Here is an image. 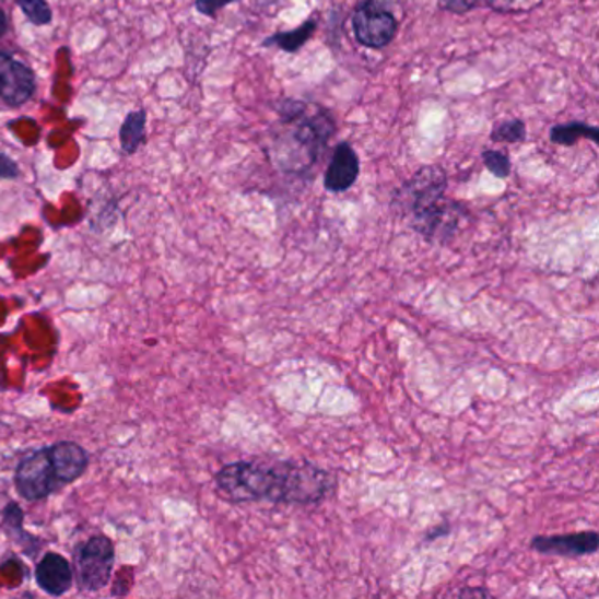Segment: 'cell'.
<instances>
[{"mask_svg": "<svg viewBox=\"0 0 599 599\" xmlns=\"http://www.w3.org/2000/svg\"><path fill=\"white\" fill-rule=\"evenodd\" d=\"M215 482L234 503L317 505L336 491L338 477L309 461L256 457L225 465L215 474Z\"/></svg>", "mask_w": 599, "mask_h": 599, "instance_id": "cell-1", "label": "cell"}, {"mask_svg": "<svg viewBox=\"0 0 599 599\" xmlns=\"http://www.w3.org/2000/svg\"><path fill=\"white\" fill-rule=\"evenodd\" d=\"M447 175L438 166L422 167L396 193V204L410 227L427 243L447 245L461 225L465 208L448 201Z\"/></svg>", "mask_w": 599, "mask_h": 599, "instance_id": "cell-2", "label": "cell"}, {"mask_svg": "<svg viewBox=\"0 0 599 599\" xmlns=\"http://www.w3.org/2000/svg\"><path fill=\"white\" fill-rule=\"evenodd\" d=\"M283 132L274 143V161L282 169L303 173L322 157L336 132L331 113L318 104L285 101L278 106Z\"/></svg>", "mask_w": 599, "mask_h": 599, "instance_id": "cell-3", "label": "cell"}, {"mask_svg": "<svg viewBox=\"0 0 599 599\" xmlns=\"http://www.w3.org/2000/svg\"><path fill=\"white\" fill-rule=\"evenodd\" d=\"M115 566V545L108 537L95 535L74 549L72 575L78 589L97 592L108 586Z\"/></svg>", "mask_w": 599, "mask_h": 599, "instance_id": "cell-4", "label": "cell"}, {"mask_svg": "<svg viewBox=\"0 0 599 599\" xmlns=\"http://www.w3.org/2000/svg\"><path fill=\"white\" fill-rule=\"evenodd\" d=\"M352 27L359 45L384 49L398 34V20L389 10L387 0H363L355 8Z\"/></svg>", "mask_w": 599, "mask_h": 599, "instance_id": "cell-5", "label": "cell"}, {"mask_svg": "<svg viewBox=\"0 0 599 599\" xmlns=\"http://www.w3.org/2000/svg\"><path fill=\"white\" fill-rule=\"evenodd\" d=\"M14 488L20 496L27 502H43L51 496L62 483L55 474L54 465L49 459L48 447L37 448L23 457L14 473Z\"/></svg>", "mask_w": 599, "mask_h": 599, "instance_id": "cell-6", "label": "cell"}, {"mask_svg": "<svg viewBox=\"0 0 599 599\" xmlns=\"http://www.w3.org/2000/svg\"><path fill=\"white\" fill-rule=\"evenodd\" d=\"M36 92L34 72L13 59L11 55L0 54V101L10 106H22L31 101Z\"/></svg>", "mask_w": 599, "mask_h": 599, "instance_id": "cell-7", "label": "cell"}, {"mask_svg": "<svg viewBox=\"0 0 599 599\" xmlns=\"http://www.w3.org/2000/svg\"><path fill=\"white\" fill-rule=\"evenodd\" d=\"M599 537L596 531L568 532L554 537L532 538L531 549L538 554L557 555V557H586L598 552Z\"/></svg>", "mask_w": 599, "mask_h": 599, "instance_id": "cell-8", "label": "cell"}, {"mask_svg": "<svg viewBox=\"0 0 599 599\" xmlns=\"http://www.w3.org/2000/svg\"><path fill=\"white\" fill-rule=\"evenodd\" d=\"M359 173H361V162H359L357 153L352 144L341 141L340 144H336L331 162L327 166L324 187L327 192H347L354 187Z\"/></svg>", "mask_w": 599, "mask_h": 599, "instance_id": "cell-9", "label": "cell"}, {"mask_svg": "<svg viewBox=\"0 0 599 599\" xmlns=\"http://www.w3.org/2000/svg\"><path fill=\"white\" fill-rule=\"evenodd\" d=\"M36 582L39 589L45 590L48 596L59 598V596L68 595L72 582H74L71 563L62 554L48 552L37 563Z\"/></svg>", "mask_w": 599, "mask_h": 599, "instance_id": "cell-10", "label": "cell"}, {"mask_svg": "<svg viewBox=\"0 0 599 599\" xmlns=\"http://www.w3.org/2000/svg\"><path fill=\"white\" fill-rule=\"evenodd\" d=\"M55 474L62 485L77 482L89 468L90 459L85 448L74 442H59L48 447Z\"/></svg>", "mask_w": 599, "mask_h": 599, "instance_id": "cell-11", "label": "cell"}, {"mask_svg": "<svg viewBox=\"0 0 599 599\" xmlns=\"http://www.w3.org/2000/svg\"><path fill=\"white\" fill-rule=\"evenodd\" d=\"M315 31H317V22L315 20H306L305 23H301L300 27L294 28V31L277 32L273 36H269L268 39H265L262 46L265 48L277 46V48L283 49L286 54H297L314 37Z\"/></svg>", "mask_w": 599, "mask_h": 599, "instance_id": "cell-12", "label": "cell"}, {"mask_svg": "<svg viewBox=\"0 0 599 599\" xmlns=\"http://www.w3.org/2000/svg\"><path fill=\"white\" fill-rule=\"evenodd\" d=\"M582 138L590 139L592 143L598 144V127L587 126L584 121H569V124H560L551 129V141L560 146H573Z\"/></svg>", "mask_w": 599, "mask_h": 599, "instance_id": "cell-13", "label": "cell"}, {"mask_svg": "<svg viewBox=\"0 0 599 599\" xmlns=\"http://www.w3.org/2000/svg\"><path fill=\"white\" fill-rule=\"evenodd\" d=\"M144 132H146V111L139 109L130 113L120 129L121 150L127 155L138 152L139 146L144 143Z\"/></svg>", "mask_w": 599, "mask_h": 599, "instance_id": "cell-14", "label": "cell"}, {"mask_svg": "<svg viewBox=\"0 0 599 599\" xmlns=\"http://www.w3.org/2000/svg\"><path fill=\"white\" fill-rule=\"evenodd\" d=\"M528 138L526 124L519 118L497 121L491 132V139L494 143L519 144Z\"/></svg>", "mask_w": 599, "mask_h": 599, "instance_id": "cell-15", "label": "cell"}, {"mask_svg": "<svg viewBox=\"0 0 599 599\" xmlns=\"http://www.w3.org/2000/svg\"><path fill=\"white\" fill-rule=\"evenodd\" d=\"M483 166L488 167L489 173L496 178L505 179L512 175V161L505 152L500 150H483Z\"/></svg>", "mask_w": 599, "mask_h": 599, "instance_id": "cell-16", "label": "cell"}, {"mask_svg": "<svg viewBox=\"0 0 599 599\" xmlns=\"http://www.w3.org/2000/svg\"><path fill=\"white\" fill-rule=\"evenodd\" d=\"M20 10L34 25H48L54 20V13L46 0H16Z\"/></svg>", "mask_w": 599, "mask_h": 599, "instance_id": "cell-17", "label": "cell"}, {"mask_svg": "<svg viewBox=\"0 0 599 599\" xmlns=\"http://www.w3.org/2000/svg\"><path fill=\"white\" fill-rule=\"evenodd\" d=\"M236 0H196V10L204 16L215 19V14L220 10H224L225 5L233 4Z\"/></svg>", "mask_w": 599, "mask_h": 599, "instance_id": "cell-18", "label": "cell"}, {"mask_svg": "<svg viewBox=\"0 0 599 599\" xmlns=\"http://www.w3.org/2000/svg\"><path fill=\"white\" fill-rule=\"evenodd\" d=\"M479 2L480 0H439V5H442V10L448 11V13L466 14L477 8Z\"/></svg>", "mask_w": 599, "mask_h": 599, "instance_id": "cell-19", "label": "cell"}, {"mask_svg": "<svg viewBox=\"0 0 599 599\" xmlns=\"http://www.w3.org/2000/svg\"><path fill=\"white\" fill-rule=\"evenodd\" d=\"M20 175V167L13 158L0 153V179H14Z\"/></svg>", "mask_w": 599, "mask_h": 599, "instance_id": "cell-20", "label": "cell"}, {"mask_svg": "<svg viewBox=\"0 0 599 599\" xmlns=\"http://www.w3.org/2000/svg\"><path fill=\"white\" fill-rule=\"evenodd\" d=\"M512 2H514V0H488V4L496 11H508V5H510Z\"/></svg>", "mask_w": 599, "mask_h": 599, "instance_id": "cell-21", "label": "cell"}, {"mask_svg": "<svg viewBox=\"0 0 599 599\" xmlns=\"http://www.w3.org/2000/svg\"><path fill=\"white\" fill-rule=\"evenodd\" d=\"M459 596H491V592L485 589H462L457 592Z\"/></svg>", "mask_w": 599, "mask_h": 599, "instance_id": "cell-22", "label": "cell"}, {"mask_svg": "<svg viewBox=\"0 0 599 599\" xmlns=\"http://www.w3.org/2000/svg\"><path fill=\"white\" fill-rule=\"evenodd\" d=\"M5 31H8V16L0 10V37L4 36Z\"/></svg>", "mask_w": 599, "mask_h": 599, "instance_id": "cell-23", "label": "cell"}]
</instances>
